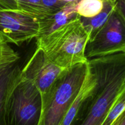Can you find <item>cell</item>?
Segmentation results:
<instances>
[{"instance_id":"obj_1","label":"cell","mask_w":125,"mask_h":125,"mask_svg":"<svg viewBox=\"0 0 125 125\" xmlns=\"http://www.w3.org/2000/svg\"><path fill=\"white\" fill-rule=\"evenodd\" d=\"M97 85L86 100L75 125H102L125 87V52L88 60Z\"/></svg>"},{"instance_id":"obj_2","label":"cell","mask_w":125,"mask_h":125,"mask_svg":"<svg viewBox=\"0 0 125 125\" xmlns=\"http://www.w3.org/2000/svg\"><path fill=\"white\" fill-rule=\"evenodd\" d=\"M89 39L78 17L51 34L36 38V45L51 62L68 69L87 62L85 51Z\"/></svg>"},{"instance_id":"obj_3","label":"cell","mask_w":125,"mask_h":125,"mask_svg":"<svg viewBox=\"0 0 125 125\" xmlns=\"http://www.w3.org/2000/svg\"><path fill=\"white\" fill-rule=\"evenodd\" d=\"M86 63L67 69L55 81L42 100L41 125H60L67 110L74 101L85 78Z\"/></svg>"},{"instance_id":"obj_4","label":"cell","mask_w":125,"mask_h":125,"mask_svg":"<svg viewBox=\"0 0 125 125\" xmlns=\"http://www.w3.org/2000/svg\"><path fill=\"white\" fill-rule=\"evenodd\" d=\"M42 112V100L40 92L31 82L22 76L7 102V125H38Z\"/></svg>"},{"instance_id":"obj_5","label":"cell","mask_w":125,"mask_h":125,"mask_svg":"<svg viewBox=\"0 0 125 125\" xmlns=\"http://www.w3.org/2000/svg\"><path fill=\"white\" fill-rule=\"evenodd\" d=\"M125 22L115 8L92 41L87 43L85 56L89 60L124 51Z\"/></svg>"},{"instance_id":"obj_6","label":"cell","mask_w":125,"mask_h":125,"mask_svg":"<svg viewBox=\"0 0 125 125\" xmlns=\"http://www.w3.org/2000/svg\"><path fill=\"white\" fill-rule=\"evenodd\" d=\"M40 31L39 20L19 10H0V35L6 43L19 45L36 39Z\"/></svg>"},{"instance_id":"obj_7","label":"cell","mask_w":125,"mask_h":125,"mask_svg":"<svg viewBox=\"0 0 125 125\" xmlns=\"http://www.w3.org/2000/svg\"><path fill=\"white\" fill-rule=\"evenodd\" d=\"M66 70L51 62L41 49L36 48L29 61L21 68V74L23 78L36 87L43 100L55 81Z\"/></svg>"},{"instance_id":"obj_8","label":"cell","mask_w":125,"mask_h":125,"mask_svg":"<svg viewBox=\"0 0 125 125\" xmlns=\"http://www.w3.org/2000/svg\"><path fill=\"white\" fill-rule=\"evenodd\" d=\"M96 85L97 80L96 76L90 68L88 63V68L81 87L75 100L67 110L60 125H76L83 105L93 94Z\"/></svg>"},{"instance_id":"obj_9","label":"cell","mask_w":125,"mask_h":125,"mask_svg":"<svg viewBox=\"0 0 125 125\" xmlns=\"http://www.w3.org/2000/svg\"><path fill=\"white\" fill-rule=\"evenodd\" d=\"M21 78V68L16 63L4 69L0 75V125H7V102L11 93Z\"/></svg>"},{"instance_id":"obj_10","label":"cell","mask_w":125,"mask_h":125,"mask_svg":"<svg viewBox=\"0 0 125 125\" xmlns=\"http://www.w3.org/2000/svg\"><path fill=\"white\" fill-rule=\"evenodd\" d=\"M78 1L67 3L56 13L39 20L40 31L37 37L51 34L70 21L79 17L76 13V7Z\"/></svg>"},{"instance_id":"obj_11","label":"cell","mask_w":125,"mask_h":125,"mask_svg":"<svg viewBox=\"0 0 125 125\" xmlns=\"http://www.w3.org/2000/svg\"><path fill=\"white\" fill-rule=\"evenodd\" d=\"M115 3V1L104 0L103 9L98 15L92 18H83L80 17V20L83 27L89 34L90 39L89 42L92 41L96 37L106 23L114 10Z\"/></svg>"},{"instance_id":"obj_12","label":"cell","mask_w":125,"mask_h":125,"mask_svg":"<svg viewBox=\"0 0 125 125\" xmlns=\"http://www.w3.org/2000/svg\"><path fill=\"white\" fill-rule=\"evenodd\" d=\"M104 0H79L76 13L83 18H92L101 13L104 8Z\"/></svg>"},{"instance_id":"obj_13","label":"cell","mask_w":125,"mask_h":125,"mask_svg":"<svg viewBox=\"0 0 125 125\" xmlns=\"http://www.w3.org/2000/svg\"><path fill=\"white\" fill-rule=\"evenodd\" d=\"M125 111V87L121 92L102 125H112Z\"/></svg>"},{"instance_id":"obj_14","label":"cell","mask_w":125,"mask_h":125,"mask_svg":"<svg viewBox=\"0 0 125 125\" xmlns=\"http://www.w3.org/2000/svg\"><path fill=\"white\" fill-rule=\"evenodd\" d=\"M20 56L8 43L0 45V70L17 63Z\"/></svg>"},{"instance_id":"obj_15","label":"cell","mask_w":125,"mask_h":125,"mask_svg":"<svg viewBox=\"0 0 125 125\" xmlns=\"http://www.w3.org/2000/svg\"><path fill=\"white\" fill-rule=\"evenodd\" d=\"M0 10H18L17 0H0Z\"/></svg>"},{"instance_id":"obj_16","label":"cell","mask_w":125,"mask_h":125,"mask_svg":"<svg viewBox=\"0 0 125 125\" xmlns=\"http://www.w3.org/2000/svg\"><path fill=\"white\" fill-rule=\"evenodd\" d=\"M115 8L125 22V0H116Z\"/></svg>"},{"instance_id":"obj_17","label":"cell","mask_w":125,"mask_h":125,"mask_svg":"<svg viewBox=\"0 0 125 125\" xmlns=\"http://www.w3.org/2000/svg\"><path fill=\"white\" fill-rule=\"evenodd\" d=\"M117 125H125V111L120 117L119 121Z\"/></svg>"},{"instance_id":"obj_18","label":"cell","mask_w":125,"mask_h":125,"mask_svg":"<svg viewBox=\"0 0 125 125\" xmlns=\"http://www.w3.org/2000/svg\"><path fill=\"white\" fill-rule=\"evenodd\" d=\"M4 43H6L5 42L4 40V39L2 38V37L0 35V45H2V44H4Z\"/></svg>"},{"instance_id":"obj_19","label":"cell","mask_w":125,"mask_h":125,"mask_svg":"<svg viewBox=\"0 0 125 125\" xmlns=\"http://www.w3.org/2000/svg\"><path fill=\"white\" fill-rule=\"evenodd\" d=\"M120 117H119V118H118V119H117V120H116V121H115V122H114V124H113V125H117V123H118V121H119V119H120Z\"/></svg>"},{"instance_id":"obj_20","label":"cell","mask_w":125,"mask_h":125,"mask_svg":"<svg viewBox=\"0 0 125 125\" xmlns=\"http://www.w3.org/2000/svg\"><path fill=\"white\" fill-rule=\"evenodd\" d=\"M5 69V68H4ZM4 70V69H3ZM3 70H0V75H1V73H2V71H3Z\"/></svg>"},{"instance_id":"obj_21","label":"cell","mask_w":125,"mask_h":125,"mask_svg":"<svg viewBox=\"0 0 125 125\" xmlns=\"http://www.w3.org/2000/svg\"><path fill=\"white\" fill-rule=\"evenodd\" d=\"M38 125H41V123H40V122H39V124H38Z\"/></svg>"},{"instance_id":"obj_22","label":"cell","mask_w":125,"mask_h":125,"mask_svg":"<svg viewBox=\"0 0 125 125\" xmlns=\"http://www.w3.org/2000/svg\"><path fill=\"white\" fill-rule=\"evenodd\" d=\"M59 1H63V0H59Z\"/></svg>"},{"instance_id":"obj_23","label":"cell","mask_w":125,"mask_h":125,"mask_svg":"<svg viewBox=\"0 0 125 125\" xmlns=\"http://www.w3.org/2000/svg\"><path fill=\"white\" fill-rule=\"evenodd\" d=\"M111 1H116V0H111Z\"/></svg>"},{"instance_id":"obj_24","label":"cell","mask_w":125,"mask_h":125,"mask_svg":"<svg viewBox=\"0 0 125 125\" xmlns=\"http://www.w3.org/2000/svg\"><path fill=\"white\" fill-rule=\"evenodd\" d=\"M124 52H125V51H124Z\"/></svg>"}]
</instances>
